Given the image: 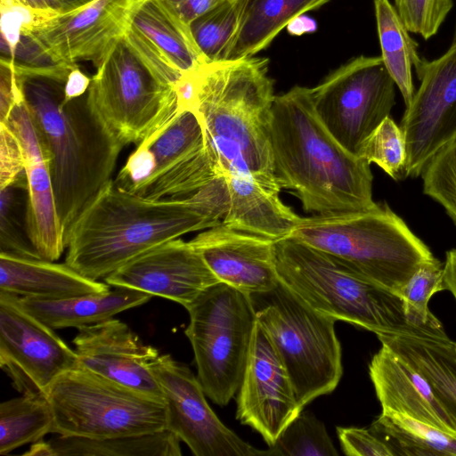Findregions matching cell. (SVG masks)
<instances>
[{
	"label": "cell",
	"mask_w": 456,
	"mask_h": 456,
	"mask_svg": "<svg viewBox=\"0 0 456 456\" xmlns=\"http://www.w3.org/2000/svg\"><path fill=\"white\" fill-rule=\"evenodd\" d=\"M229 207L224 177L186 198L151 200L110 180L65 232V263L97 281L145 251L222 223Z\"/></svg>",
	"instance_id": "obj_1"
},
{
	"label": "cell",
	"mask_w": 456,
	"mask_h": 456,
	"mask_svg": "<svg viewBox=\"0 0 456 456\" xmlns=\"http://www.w3.org/2000/svg\"><path fill=\"white\" fill-rule=\"evenodd\" d=\"M269 135L278 183L294 192L305 212L333 215L378 206L370 163L330 134L314 110L311 88L295 86L275 95Z\"/></svg>",
	"instance_id": "obj_2"
},
{
	"label": "cell",
	"mask_w": 456,
	"mask_h": 456,
	"mask_svg": "<svg viewBox=\"0 0 456 456\" xmlns=\"http://www.w3.org/2000/svg\"><path fill=\"white\" fill-rule=\"evenodd\" d=\"M268 64L267 58L254 56L201 64L195 69L192 110L221 177L245 174L279 195L269 135L275 95Z\"/></svg>",
	"instance_id": "obj_3"
},
{
	"label": "cell",
	"mask_w": 456,
	"mask_h": 456,
	"mask_svg": "<svg viewBox=\"0 0 456 456\" xmlns=\"http://www.w3.org/2000/svg\"><path fill=\"white\" fill-rule=\"evenodd\" d=\"M14 69L51 157L57 212L66 232L88 201L111 180L124 146L92 111L86 94L65 101L69 73Z\"/></svg>",
	"instance_id": "obj_4"
},
{
	"label": "cell",
	"mask_w": 456,
	"mask_h": 456,
	"mask_svg": "<svg viewBox=\"0 0 456 456\" xmlns=\"http://www.w3.org/2000/svg\"><path fill=\"white\" fill-rule=\"evenodd\" d=\"M279 281L314 310L378 336H434L411 324L400 295L355 271L341 259L295 238L275 241ZM438 337V336H437Z\"/></svg>",
	"instance_id": "obj_5"
},
{
	"label": "cell",
	"mask_w": 456,
	"mask_h": 456,
	"mask_svg": "<svg viewBox=\"0 0 456 456\" xmlns=\"http://www.w3.org/2000/svg\"><path fill=\"white\" fill-rule=\"evenodd\" d=\"M289 237L341 259L397 294L435 257L386 202L364 211L301 217Z\"/></svg>",
	"instance_id": "obj_6"
},
{
	"label": "cell",
	"mask_w": 456,
	"mask_h": 456,
	"mask_svg": "<svg viewBox=\"0 0 456 456\" xmlns=\"http://www.w3.org/2000/svg\"><path fill=\"white\" fill-rule=\"evenodd\" d=\"M251 297L256 320L289 373L299 406L333 392L343 372L337 320L312 308L281 281Z\"/></svg>",
	"instance_id": "obj_7"
},
{
	"label": "cell",
	"mask_w": 456,
	"mask_h": 456,
	"mask_svg": "<svg viewBox=\"0 0 456 456\" xmlns=\"http://www.w3.org/2000/svg\"><path fill=\"white\" fill-rule=\"evenodd\" d=\"M46 397L58 435L102 439L167 429L164 402L79 366L61 375Z\"/></svg>",
	"instance_id": "obj_8"
},
{
	"label": "cell",
	"mask_w": 456,
	"mask_h": 456,
	"mask_svg": "<svg viewBox=\"0 0 456 456\" xmlns=\"http://www.w3.org/2000/svg\"><path fill=\"white\" fill-rule=\"evenodd\" d=\"M184 333L191 342L197 378L205 395L225 406L238 392L248 357L255 325L252 297L218 282L187 309Z\"/></svg>",
	"instance_id": "obj_9"
},
{
	"label": "cell",
	"mask_w": 456,
	"mask_h": 456,
	"mask_svg": "<svg viewBox=\"0 0 456 456\" xmlns=\"http://www.w3.org/2000/svg\"><path fill=\"white\" fill-rule=\"evenodd\" d=\"M221 178L193 110H182L137 145L113 180L151 200L191 195Z\"/></svg>",
	"instance_id": "obj_10"
},
{
	"label": "cell",
	"mask_w": 456,
	"mask_h": 456,
	"mask_svg": "<svg viewBox=\"0 0 456 456\" xmlns=\"http://www.w3.org/2000/svg\"><path fill=\"white\" fill-rule=\"evenodd\" d=\"M86 96L92 111L123 146H137L178 110L175 86L158 80L124 37L96 68Z\"/></svg>",
	"instance_id": "obj_11"
},
{
	"label": "cell",
	"mask_w": 456,
	"mask_h": 456,
	"mask_svg": "<svg viewBox=\"0 0 456 456\" xmlns=\"http://www.w3.org/2000/svg\"><path fill=\"white\" fill-rule=\"evenodd\" d=\"M395 83L380 56H359L331 72L314 88V110L330 134L359 156L367 138L388 117Z\"/></svg>",
	"instance_id": "obj_12"
},
{
	"label": "cell",
	"mask_w": 456,
	"mask_h": 456,
	"mask_svg": "<svg viewBox=\"0 0 456 456\" xmlns=\"http://www.w3.org/2000/svg\"><path fill=\"white\" fill-rule=\"evenodd\" d=\"M145 0H94L58 12L22 37L52 65L87 61L97 68L126 35Z\"/></svg>",
	"instance_id": "obj_13"
},
{
	"label": "cell",
	"mask_w": 456,
	"mask_h": 456,
	"mask_svg": "<svg viewBox=\"0 0 456 456\" xmlns=\"http://www.w3.org/2000/svg\"><path fill=\"white\" fill-rule=\"evenodd\" d=\"M0 291V365L20 393L45 395L66 371L77 368L74 349L20 305Z\"/></svg>",
	"instance_id": "obj_14"
},
{
	"label": "cell",
	"mask_w": 456,
	"mask_h": 456,
	"mask_svg": "<svg viewBox=\"0 0 456 456\" xmlns=\"http://www.w3.org/2000/svg\"><path fill=\"white\" fill-rule=\"evenodd\" d=\"M151 370L164 395L167 429L195 456L269 455L228 428L208 405L199 379L169 354H159Z\"/></svg>",
	"instance_id": "obj_15"
},
{
	"label": "cell",
	"mask_w": 456,
	"mask_h": 456,
	"mask_svg": "<svg viewBox=\"0 0 456 456\" xmlns=\"http://www.w3.org/2000/svg\"><path fill=\"white\" fill-rule=\"evenodd\" d=\"M419 86L405 107L400 128L406 147V177L421 175L431 158L456 139V43L415 68Z\"/></svg>",
	"instance_id": "obj_16"
},
{
	"label": "cell",
	"mask_w": 456,
	"mask_h": 456,
	"mask_svg": "<svg viewBox=\"0 0 456 456\" xmlns=\"http://www.w3.org/2000/svg\"><path fill=\"white\" fill-rule=\"evenodd\" d=\"M236 403L237 419L258 432L269 446L303 411L289 373L257 320Z\"/></svg>",
	"instance_id": "obj_17"
},
{
	"label": "cell",
	"mask_w": 456,
	"mask_h": 456,
	"mask_svg": "<svg viewBox=\"0 0 456 456\" xmlns=\"http://www.w3.org/2000/svg\"><path fill=\"white\" fill-rule=\"evenodd\" d=\"M104 281L115 288L162 297L186 309L207 289L221 282L191 243L180 238L145 251Z\"/></svg>",
	"instance_id": "obj_18"
},
{
	"label": "cell",
	"mask_w": 456,
	"mask_h": 456,
	"mask_svg": "<svg viewBox=\"0 0 456 456\" xmlns=\"http://www.w3.org/2000/svg\"><path fill=\"white\" fill-rule=\"evenodd\" d=\"M4 123L18 140L28 183V229L39 257L56 261L66 249L65 231L57 212L51 157L22 93Z\"/></svg>",
	"instance_id": "obj_19"
},
{
	"label": "cell",
	"mask_w": 456,
	"mask_h": 456,
	"mask_svg": "<svg viewBox=\"0 0 456 456\" xmlns=\"http://www.w3.org/2000/svg\"><path fill=\"white\" fill-rule=\"evenodd\" d=\"M73 339L78 366L164 402L151 363L159 354L118 319L77 328Z\"/></svg>",
	"instance_id": "obj_20"
},
{
	"label": "cell",
	"mask_w": 456,
	"mask_h": 456,
	"mask_svg": "<svg viewBox=\"0 0 456 456\" xmlns=\"http://www.w3.org/2000/svg\"><path fill=\"white\" fill-rule=\"evenodd\" d=\"M216 278L250 296L269 292L279 283L275 241L231 229L222 223L191 240Z\"/></svg>",
	"instance_id": "obj_21"
},
{
	"label": "cell",
	"mask_w": 456,
	"mask_h": 456,
	"mask_svg": "<svg viewBox=\"0 0 456 456\" xmlns=\"http://www.w3.org/2000/svg\"><path fill=\"white\" fill-rule=\"evenodd\" d=\"M369 373L382 411L404 414L456 436V422L428 382L388 347L381 345L370 362Z\"/></svg>",
	"instance_id": "obj_22"
},
{
	"label": "cell",
	"mask_w": 456,
	"mask_h": 456,
	"mask_svg": "<svg viewBox=\"0 0 456 456\" xmlns=\"http://www.w3.org/2000/svg\"><path fill=\"white\" fill-rule=\"evenodd\" d=\"M229 195V207L222 224L225 226L279 240L289 237L301 216L251 176L232 173L224 177Z\"/></svg>",
	"instance_id": "obj_23"
},
{
	"label": "cell",
	"mask_w": 456,
	"mask_h": 456,
	"mask_svg": "<svg viewBox=\"0 0 456 456\" xmlns=\"http://www.w3.org/2000/svg\"><path fill=\"white\" fill-rule=\"evenodd\" d=\"M110 290L68 264L0 253V291L19 297L61 299Z\"/></svg>",
	"instance_id": "obj_24"
},
{
	"label": "cell",
	"mask_w": 456,
	"mask_h": 456,
	"mask_svg": "<svg viewBox=\"0 0 456 456\" xmlns=\"http://www.w3.org/2000/svg\"><path fill=\"white\" fill-rule=\"evenodd\" d=\"M152 295L127 288L61 299L20 297L21 306L52 329L95 324L148 302Z\"/></svg>",
	"instance_id": "obj_25"
},
{
	"label": "cell",
	"mask_w": 456,
	"mask_h": 456,
	"mask_svg": "<svg viewBox=\"0 0 456 456\" xmlns=\"http://www.w3.org/2000/svg\"><path fill=\"white\" fill-rule=\"evenodd\" d=\"M378 338L424 377L456 422V342L448 336L412 334L381 335Z\"/></svg>",
	"instance_id": "obj_26"
},
{
	"label": "cell",
	"mask_w": 456,
	"mask_h": 456,
	"mask_svg": "<svg viewBox=\"0 0 456 456\" xmlns=\"http://www.w3.org/2000/svg\"><path fill=\"white\" fill-rule=\"evenodd\" d=\"M180 439L168 429L138 436L94 439L61 436L34 443L27 456H180Z\"/></svg>",
	"instance_id": "obj_27"
},
{
	"label": "cell",
	"mask_w": 456,
	"mask_h": 456,
	"mask_svg": "<svg viewBox=\"0 0 456 456\" xmlns=\"http://www.w3.org/2000/svg\"><path fill=\"white\" fill-rule=\"evenodd\" d=\"M132 25L143 34L182 73L206 62L190 25L167 0H145Z\"/></svg>",
	"instance_id": "obj_28"
},
{
	"label": "cell",
	"mask_w": 456,
	"mask_h": 456,
	"mask_svg": "<svg viewBox=\"0 0 456 456\" xmlns=\"http://www.w3.org/2000/svg\"><path fill=\"white\" fill-rule=\"evenodd\" d=\"M319 0H249L228 60L254 56L295 18L316 9Z\"/></svg>",
	"instance_id": "obj_29"
},
{
	"label": "cell",
	"mask_w": 456,
	"mask_h": 456,
	"mask_svg": "<svg viewBox=\"0 0 456 456\" xmlns=\"http://www.w3.org/2000/svg\"><path fill=\"white\" fill-rule=\"evenodd\" d=\"M377 32L383 64L398 87L405 107L415 93L412 69L422 59L418 44L389 0H374Z\"/></svg>",
	"instance_id": "obj_30"
},
{
	"label": "cell",
	"mask_w": 456,
	"mask_h": 456,
	"mask_svg": "<svg viewBox=\"0 0 456 456\" xmlns=\"http://www.w3.org/2000/svg\"><path fill=\"white\" fill-rule=\"evenodd\" d=\"M370 428L395 456H456V436L404 414L381 411Z\"/></svg>",
	"instance_id": "obj_31"
},
{
	"label": "cell",
	"mask_w": 456,
	"mask_h": 456,
	"mask_svg": "<svg viewBox=\"0 0 456 456\" xmlns=\"http://www.w3.org/2000/svg\"><path fill=\"white\" fill-rule=\"evenodd\" d=\"M53 416L45 395L23 394L0 404V454L40 441L53 433Z\"/></svg>",
	"instance_id": "obj_32"
},
{
	"label": "cell",
	"mask_w": 456,
	"mask_h": 456,
	"mask_svg": "<svg viewBox=\"0 0 456 456\" xmlns=\"http://www.w3.org/2000/svg\"><path fill=\"white\" fill-rule=\"evenodd\" d=\"M249 0H223L191 25L206 62L228 60Z\"/></svg>",
	"instance_id": "obj_33"
},
{
	"label": "cell",
	"mask_w": 456,
	"mask_h": 456,
	"mask_svg": "<svg viewBox=\"0 0 456 456\" xmlns=\"http://www.w3.org/2000/svg\"><path fill=\"white\" fill-rule=\"evenodd\" d=\"M447 290L444 263L437 258L423 264L399 291L408 321L434 336L446 337L442 322L429 310L428 303L436 293Z\"/></svg>",
	"instance_id": "obj_34"
},
{
	"label": "cell",
	"mask_w": 456,
	"mask_h": 456,
	"mask_svg": "<svg viewBox=\"0 0 456 456\" xmlns=\"http://www.w3.org/2000/svg\"><path fill=\"white\" fill-rule=\"evenodd\" d=\"M0 191V253L41 259L28 234L26 175Z\"/></svg>",
	"instance_id": "obj_35"
},
{
	"label": "cell",
	"mask_w": 456,
	"mask_h": 456,
	"mask_svg": "<svg viewBox=\"0 0 456 456\" xmlns=\"http://www.w3.org/2000/svg\"><path fill=\"white\" fill-rule=\"evenodd\" d=\"M271 456H337L325 425L310 412L301 411L269 446Z\"/></svg>",
	"instance_id": "obj_36"
},
{
	"label": "cell",
	"mask_w": 456,
	"mask_h": 456,
	"mask_svg": "<svg viewBox=\"0 0 456 456\" xmlns=\"http://www.w3.org/2000/svg\"><path fill=\"white\" fill-rule=\"evenodd\" d=\"M378 165L395 181L406 178V147L403 132L393 118H387L362 144L359 156Z\"/></svg>",
	"instance_id": "obj_37"
},
{
	"label": "cell",
	"mask_w": 456,
	"mask_h": 456,
	"mask_svg": "<svg viewBox=\"0 0 456 456\" xmlns=\"http://www.w3.org/2000/svg\"><path fill=\"white\" fill-rule=\"evenodd\" d=\"M420 175L424 194L439 203L456 226V139L431 158Z\"/></svg>",
	"instance_id": "obj_38"
},
{
	"label": "cell",
	"mask_w": 456,
	"mask_h": 456,
	"mask_svg": "<svg viewBox=\"0 0 456 456\" xmlns=\"http://www.w3.org/2000/svg\"><path fill=\"white\" fill-rule=\"evenodd\" d=\"M395 8L411 33L434 37L453 7V0H395Z\"/></svg>",
	"instance_id": "obj_39"
},
{
	"label": "cell",
	"mask_w": 456,
	"mask_h": 456,
	"mask_svg": "<svg viewBox=\"0 0 456 456\" xmlns=\"http://www.w3.org/2000/svg\"><path fill=\"white\" fill-rule=\"evenodd\" d=\"M124 40L158 80L164 85L175 86L183 73L143 34L131 25Z\"/></svg>",
	"instance_id": "obj_40"
},
{
	"label": "cell",
	"mask_w": 456,
	"mask_h": 456,
	"mask_svg": "<svg viewBox=\"0 0 456 456\" xmlns=\"http://www.w3.org/2000/svg\"><path fill=\"white\" fill-rule=\"evenodd\" d=\"M341 448L349 456H395L389 444L371 428H337Z\"/></svg>",
	"instance_id": "obj_41"
},
{
	"label": "cell",
	"mask_w": 456,
	"mask_h": 456,
	"mask_svg": "<svg viewBox=\"0 0 456 456\" xmlns=\"http://www.w3.org/2000/svg\"><path fill=\"white\" fill-rule=\"evenodd\" d=\"M24 157L12 132L0 123V189L24 176Z\"/></svg>",
	"instance_id": "obj_42"
},
{
	"label": "cell",
	"mask_w": 456,
	"mask_h": 456,
	"mask_svg": "<svg viewBox=\"0 0 456 456\" xmlns=\"http://www.w3.org/2000/svg\"><path fill=\"white\" fill-rule=\"evenodd\" d=\"M14 60L1 57L0 63V122H4L21 95Z\"/></svg>",
	"instance_id": "obj_43"
},
{
	"label": "cell",
	"mask_w": 456,
	"mask_h": 456,
	"mask_svg": "<svg viewBox=\"0 0 456 456\" xmlns=\"http://www.w3.org/2000/svg\"><path fill=\"white\" fill-rule=\"evenodd\" d=\"M188 25L223 0H167Z\"/></svg>",
	"instance_id": "obj_44"
},
{
	"label": "cell",
	"mask_w": 456,
	"mask_h": 456,
	"mask_svg": "<svg viewBox=\"0 0 456 456\" xmlns=\"http://www.w3.org/2000/svg\"><path fill=\"white\" fill-rule=\"evenodd\" d=\"M90 84L91 77L86 75L77 65L73 66L64 85L65 101H70L86 94Z\"/></svg>",
	"instance_id": "obj_45"
},
{
	"label": "cell",
	"mask_w": 456,
	"mask_h": 456,
	"mask_svg": "<svg viewBox=\"0 0 456 456\" xmlns=\"http://www.w3.org/2000/svg\"><path fill=\"white\" fill-rule=\"evenodd\" d=\"M444 281L446 289L456 301V248L446 252L444 261Z\"/></svg>",
	"instance_id": "obj_46"
},
{
	"label": "cell",
	"mask_w": 456,
	"mask_h": 456,
	"mask_svg": "<svg viewBox=\"0 0 456 456\" xmlns=\"http://www.w3.org/2000/svg\"><path fill=\"white\" fill-rule=\"evenodd\" d=\"M291 35H301L305 32L315 30L316 23L314 20L302 15L292 20L287 26Z\"/></svg>",
	"instance_id": "obj_47"
},
{
	"label": "cell",
	"mask_w": 456,
	"mask_h": 456,
	"mask_svg": "<svg viewBox=\"0 0 456 456\" xmlns=\"http://www.w3.org/2000/svg\"><path fill=\"white\" fill-rule=\"evenodd\" d=\"M20 3L34 9L56 11L61 12L60 5L54 0H18Z\"/></svg>",
	"instance_id": "obj_48"
},
{
	"label": "cell",
	"mask_w": 456,
	"mask_h": 456,
	"mask_svg": "<svg viewBox=\"0 0 456 456\" xmlns=\"http://www.w3.org/2000/svg\"><path fill=\"white\" fill-rule=\"evenodd\" d=\"M61 8V12H68L90 4L94 0H54Z\"/></svg>",
	"instance_id": "obj_49"
},
{
	"label": "cell",
	"mask_w": 456,
	"mask_h": 456,
	"mask_svg": "<svg viewBox=\"0 0 456 456\" xmlns=\"http://www.w3.org/2000/svg\"><path fill=\"white\" fill-rule=\"evenodd\" d=\"M455 43H456V23H455V27H454V32H453L452 44H455Z\"/></svg>",
	"instance_id": "obj_50"
},
{
	"label": "cell",
	"mask_w": 456,
	"mask_h": 456,
	"mask_svg": "<svg viewBox=\"0 0 456 456\" xmlns=\"http://www.w3.org/2000/svg\"><path fill=\"white\" fill-rule=\"evenodd\" d=\"M327 1H329V0H319V2L317 3L316 7L319 8L320 6L324 4Z\"/></svg>",
	"instance_id": "obj_51"
}]
</instances>
